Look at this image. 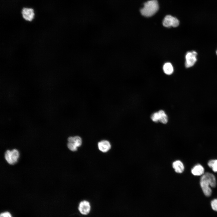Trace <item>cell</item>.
I'll return each instance as SVG.
<instances>
[{"label":"cell","mask_w":217,"mask_h":217,"mask_svg":"<svg viewBox=\"0 0 217 217\" xmlns=\"http://www.w3.org/2000/svg\"><path fill=\"white\" fill-rule=\"evenodd\" d=\"M158 112L159 115V121L163 124H166L168 121V118L165 111L161 110Z\"/></svg>","instance_id":"13"},{"label":"cell","mask_w":217,"mask_h":217,"mask_svg":"<svg viewBox=\"0 0 217 217\" xmlns=\"http://www.w3.org/2000/svg\"><path fill=\"white\" fill-rule=\"evenodd\" d=\"M151 118L154 122H157L159 121V115L158 112L154 113L151 115Z\"/></svg>","instance_id":"15"},{"label":"cell","mask_w":217,"mask_h":217,"mask_svg":"<svg viewBox=\"0 0 217 217\" xmlns=\"http://www.w3.org/2000/svg\"><path fill=\"white\" fill-rule=\"evenodd\" d=\"M68 141L73 143L77 147L80 146L82 144V139L78 136L69 137L68 138Z\"/></svg>","instance_id":"11"},{"label":"cell","mask_w":217,"mask_h":217,"mask_svg":"<svg viewBox=\"0 0 217 217\" xmlns=\"http://www.w3.org/2000/svg\"><path fill=\"white\" fill-rule=\"evenodd\" d=\"M164 72L167 75H171L173 72L174 69L171 64L169 62L165 63L163 66Z\"/></svg>","instance_id":"12"},{"label":"cell","mask_w":217,"mask_h":217,"mask_svg":"<svg viewBox=\"0 0 217 217\" xmlns=\"http://www.w3.org/2000/svg\"><path fill=\"white\" fill-rule=\"evenodd\" d=\"M98 146L99 149L104 153L108 152L111 148L110 142L106 140H103L99 142Z\"/></svg>","instance_id":"8"},{"label":"cell","mask_w":217,"mask_h":217,"mask_svg":"<svg viewBox=\"0 0 217 217\" xmlns=\"http://www.w3.org/2000/svg\"><path fill=\"white\" fill-rule=\"evenodd\" d=\"M0 217H13L11 214L8 212H2L0 215Z\"/></svg>","instance_id":"18"},{"label":"cell","mask_w":217,"mask_h":217,"mask_svg":"<svg viewBox=\"0 0 217 217\" xmlns=\"http://www.w3.org/2000/svg\"><path fill=\"white\" fill-rule=\"evenodd\" d=\"M208 165L214 172H217V159L209 160L208 162Z\"/></svg>","instance_id":"14"},{"label":"cell","mask_w":217,"mask_h":217,"mask_svg":"<svg viewBox=\"0 0 217 217\" xmlns=\"http://www.w3.org/2000/svg\"><path fill=\"white\" fill-rule=\"evenodd\" d=\"M204 171V169L203 167L199 164L194 166L191 170V173L195 176H200L203 175Z\"/></svg>","instance_id":"10"},{"label":"cell","mask_w":217,"mask_h":217,"mask_svg":"<svg viewBox=\"0 0 217 217\" xmlns=\"http://www.w3.org/2000/svg\"><path fill=\"white\" fill-rule=\"evenodd\" d=\"M19 157V153L18 151L14 149L12 150H8L5 152V158L7 162L10 165H14L16 163Z\"/></svg>","instance_id":"3"},{"label":"cell","mask_w":217,"mask_h":217,"mask_svg":"<svg viewBox=\"0 0 217 217\" xmlns=\"http://www.w3.org/2000/svg\"><path fill=\"white\" fill-rule=\"evenodd\" d=\"M91 208L90 202L86 200L80 201L77 206L78 211L80 214L83 216L88 215L91 212Z\"/></svg>","instance_id":"4"},{"label":"cell","mask_w":217,"mask_h":217,"mask_svg":"<svg viewBox=\"0 0 217 217\" xmlns=\"http://www.w3.org/2000/svg\"><path fill=\"white\" fill-rule=\"evenodd\" d=\"M159 6L157 0H150L145 3L140 11L146 17H150L154 15L158 11Z\"/></svg>","instance_id":"2"},{"label":"cell","mask_w":217,"mask_h":217,"mask_svg":"<svg viewBox=\"0 0 217 217\" xmlns=\"http://www.w3.org/2000/svg\"><path fill=\"white\" fill-rule=\"evenodd\" d=\"M172 166L175 171L178 173H182L184 169L183 163L179 160L174 161L172 163Z\"/></svg>","instance_id":"9"},{"label":"cell","mask_w":217,"mask_h":217,"mask_svg":"<svg viewBox=\"0 0 217 217\" xmlns=\"http://www.w3.org/2000/svg\"><path fill=\"white\" fill-rule=\"evenodd\" d=\"M197 53L195 51L187 52L185 55V66L188 68L193 66L197 61Z\"/></svg>","instance_id":"5"},{"label":"cell","mask_w":217,"mask_h":217,"mask_svg":"<svg viewBox=\"0 0 217 217\" xmlns=\"http://www.w3.org/2000/svg\"><path fill=\"white\" fill-rule=\"evenodd\" d=\"M216 54L217 55V50L216 51Z\"/></svg>","instance_id":"19"},{"label":"cell","mask_w":217,"mask_h":217,"mask_svg":"<svg viewBox=\"0 0 217 217\" xmlns=\"http://www.w3.org/2000/svg\"><path fill=\"white\" fill-rule=\"evenodd\" d=\"M24 18L27 21H31L34 18V13L33 10L31 8H24L22 11Z\"/></svg>","instance_id":"7"},{"label":"cell","mask_w":217,"mask_h":217,"mask_svg":"<svg viewBox=\"0 0 217 217\" xmlns=\"http://www.w3.org/2000/svg\"><path fill=\"white\" fill-rule=\"evenodd\" d=\"M162 24L164 27H176L179 25V21L176 18L170 15H167L165 17Z\"/></svg>","instance_id":"6"},{"label":"cell","mask_w":217,"mask_h":217,"mask_svg":"<svg viewBox=\"0 0 217 217\" xmlns=\"http://www.w3.org/2000/svg\"><path fill=\"white\" fill-rule=\"evenodd\" d=\"M67 146L68 149L71 151H75L77 150V147L71 143L68 142L67 144Z\"/></svg>","instance_id":"17"},{"label":"cell","mask_w":217,"mask_h":217,"mask_svg":"<svg viewBox=\"0 0 217 217\" xmlns=\"http://www.w3.org/2000/svg\"><path fill=\"white\" fill-rule=\"evenodd\" d=\"M211 204L212 209L217 211V199L212 200L211 202Z\"/></svg>","instance_id":"16"},{"label":"cell","mask_w":217,"mask_h":217,"mask_svg":"<svg viewBox=\"0 0 217 217\" xmlns=\"http://www.w3.org/2000/svg\"><path fill=\"white\" fill-rule=\"evenodd\" d=\"M200 184L204 195L206 197H209L212 193L210 186L214 187L216 186V182L215 177L212 173H206L201 177Z\"/></svg>","instance_id":"1"}]
</instances>
